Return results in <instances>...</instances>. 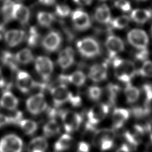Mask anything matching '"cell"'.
Instances as JSON below:
<instances>
[{"instance_id":"1","label":"cell","mask_w":152,"mask_h":152,"mask_svg":"<svg viewBox=\"0 0 152 152\" xmlns=\"http://www.w3.org/2000/svg\"><path fill=\"white\" fill-rule=\"evenodd\" d=\"M115 77L125 84L131 83L137 74V69L134 62L128 59L115 58L113 61Z\"/></svg>"},{"instance_id":"2","label":"cell","mask_w":152,"mask_h":152,"mask_svg":"<svg viewBox=\"0 0 152 152\" xmlns=\"http://www.w3.org/2000/svg\"><path fill=\"white\" fill-rule=\"evenodd\" d=\"M115 132L110 128H102L97 130L93 137V145L100 150H110L113 145Z\"/></svg>"},{"instance_id":"3","label":"cell","mask_w":152,"mask_h":152,"mask_svg":"<svg viewBox=\"0 0 152 152\" xmlns=\"http://www.w3.org/2000/svg\"><path fill=\"white\" fill-rule=\"evenodd\" d=\"M109 111V107L107 104L98 103L93 106L87 113V129H93L96 125L105 118Z\"/></svg>"},{"instance_id":"4","label":"cell","mask_w":152,"mask_h":152,"mask_svg":"<svg viewBox=\"0 0 152 152\" xmlns=\"http://www.w3.org/2000/svg\"><path fill=\"white\" fill-rule=\"evenodd\" d=\"M128 43L138 50L147 49L149 38L145 31L140 28H133L127 34Z\"/></svg>"},{"instance_id":"5","label":"cell","mask_w":152,"mask_h":152,"mask_svg":"<svg viewBox=\"0 0 152 152\" xmlns=\"http://www.w3.org/2000/svg\"><path fill=\"white\" fill-rule=\"evenodd\" d=\"M77 48L81 55L86 58L95 57L100 51L98 42L91 37H86L78 41Z\"/></svg>"},{"instance_id":"6","label":"cell","mask_w":152,"mask_h":152,"mask_svg":"<svg viewBox=\"0 0 152 152\" xmlns=\"http://www.w3.org/2000/svg\"><path fill=\"white\" fill-rule=\"evenodd\" d=\"M61 117L64 129L67 133L77 131L82 122L81 116L74 111H64L61 113Z\"/></svg>"},{"instance_id":"7","label":"cell","mask_w":152,"mask_h":152,"mask_svg":"<svg viewBox=\"0 0 152 152\" xmlns=\"http://www.w3.org/2000/svg\"><path fill=\"white\" fill-rule=\"evenodd\" d=\"M23 142L18 136L8 134L0 140V152H21Z\"/></svg>"},{"instance_id":"8","label":"cell","mask_w":152,"mask_h":152,"mask_svg":"<svg viewBox=\"0 0 152 152\" xmlns=\"http://www.w3.org/2000/svg\"><path fill=\"white\" fill-rule=\"evenodd\" d=\"M35 69L45 81H47L53 70V64L51 59L44 56H37L34 62Z\"/></svg>"},{"instance_id":"9","label":"cell","mask_w":152,"mask_h":152,"mask_svg":"<svg viewBox=\"0 0 152 152\" xmlns=\"http://www.w3.org/2000/svg\"><path fill=\"white\" fill-rule=\"evenodd\" d=\"M26 104L27 110L31 114L34 115L42 113L47 107L44 95L42 92L29 97L26 100Z\"/></svg>"},{"instance_id":"10","label":"cell","mask_w":152,"mask_h":152,"mask_svg":"<svg viewBox=\"0 0 152 152\" xmlns=\"http://www.w3.org/2000/svg\"><path fill=\"white\" fill-rule=\"evenodd\" d=\"M50 93L54 105L56 107H59L66 102H69L72 95V93L64 84L52 88Z\"/></svg>"},{"instance_id":"11","label":"cell","mask_w":152,"mask_h":152,"mask_svg":"<svg viewBox=\"0 0 152 152\" xmlns=\"http://www.w3.org/2000/svg\"><path fill=\"white\" fill-rule=\"evenodd\" d=\"M109 59H115L116 56L122 52L125 49V44L123 40L115 35L109 36L105 42Z\"/></svg>"},{"instance_id":"12","label":"cell","mask_w":152,"mask_h":152,"mask_svg":"<svg viewBox=\"0 0 152 152\" xmlns=\"http://www.w3.org/2000/svg\"><path fill=\"white\" fill-rule=\"evenodd\" d=\"M16 84L18 88L23 93H28L37 84L30 75L24 71H19L17 72Z\"/></svg>"},{"instance_id":"13","label":"cell","mask_w":152,"mask_h":152,"mask_svg":"<svg viewBox=\"0 0 152 152\" xmlns=\"http://www.w3.org/2000/svg\"><path fill=\"white\" fill-rule=\"evenodd\" d=\"M72 21L75 27L81 31H84L91 26V21L88 14L81 10H76L71 15Z\"/></svg>"},{"instance_id":"14","label":"cell","mask_w":152,"mask_h":152,"mask_svg":"<svg viewBox=\"0 0 152 152\" xmlns=\"http://www.w3.org/2000/svg\"><path fill=\"white\" fill-rule=\"evenodd\" d=\"M107 75V62L96 64L92 65L88 71V77L94 82L99 83L105 80Z\"/></svg>"},{"instance_id":"15","label":"cell","mask_w":152,"mask_h":152,"mask_svg":"<svg viewBox=\"0 0 152 152\" xmlns=\"http://www.w3.org/2000/svg\"><path fill=\"white\" fill-rule=\"evenodd\" d=\"M130 116L129 110L125 108H116L113 110L112 117V125L115 129L122 128Z\"/></svg>"},{"instance_id":"16","label":"cell","mask_w":152,"mask_h":152,"mask_svg":"<svg viewBox=\"0 0 152 152\" xmlns=\"http://www.w3.org/2000/svg\"><path fill=\"white\" fill-rule=\"evenodd\" d=\"M61 43V37L60 34L55 31L49 33L42 40V46L49 52L56 50Z\"/></svg>"},{"instance_id":"17","label":"cell","mask_w":152,"mask_h":152,"mask_svg":"<svg viewBox=\"0 0 152 152\" xmlns=\"http://www.w3.org/2000/svg\"><path fill=\"white\" fill-rule=\"evenodd\" d=\"M25 37V32L22 30L12 29L4 34V39L10 47H15L19 45Z\"/></svg>"},{"instance_id":"18","label":"cell","mask_w":152,"mask_h":152,"mask_svg":"<svg viewBox=\"0 0 152 152\" xmlns=\"http://www.w3.org/2000/svg\"><path fill=\"white\" fill-rule=\"evenodd\" d=\"M30 10L21 4H14L12 10V18L17 20L22 24L28 23L30 18Z\"/></svg>"},{"instance_id":"19","label":"cell","mask_w":152,"mask_h":152,"mask_svg":"<svg viewBox=\"0 0 152 152\" xmlns=\"http://www.w3.org/2000/svg\"><path fill=\"white\" fill-rule=\"evenodd\" d=\"M74 61V52L72 48L66 47L61 50L58 57V64L62 69H66Z\"/></svg>"},{"instance_id":"20","label":"cell","mask_w":152,"mask_h":152,"mask_svg":"<svg viewBox=\"0 0 152 152\" xmlns=\"http://www.w3.org/2000/svg\"><path fill=\"white\" fill-rule=\"evenodd\" d=\"M18 104V99L8 90L5 91L1 98L0 104L1 106L8 110H15Z\"/></svg>"},{"instance_id":"21","label":"cell","mask_w":152,"mask_h":152,"mask_svg":"<svg viewBox=\"0 0 152 152\" xmlns=\"http://www.w3.org/2000/svg\"><path fill=\"white\" fill-rule=\"evenodd\" d=\"M152 16V12L147 9L137 8L132 11L130 18L135 23L142 24L148 21Z\"/></svg>"},{"instance_id":"22","label":"cell","mask_w":152,"mask_h":152,"mask_svg":"<svg viewBox=\"0 0 152 152\" xmlns=\"http://www.w3.org/2000/svg\"><path fill=\"white\" fill-rule=\"evenodd\" d=\"M48 143L45 137H37L32 139L27 147L28 152H45Z\"/></svg>"},{"instance_id":"23","label":"cell","mask_w":152,"mask_h":152,"mask_svg":"<svg viewBox=\"0 0 152 152\" xmlns=\"http://www.w3.org/2000/svg\"><path fill=\"white\" fill-rule=\"evenodd\" d=\"M141 91L137 87L134 86L131 83L126 84L124 88V94L126 102L128 103L137 102L140 97Z\"/></svg>"},{"instance_id":"24","label":"cell","mask_w":152,"mask_h":152,"mask_svg":"<svg viewBox=\"0 0 152 152\" xmlns=\"http://www.w3.org/2000/svg\"><path fill=\"white\" fill-rule=\"evenodd\" d=\"M94 18L97 21L102 24H107L111 21V13L109 8L106 4L97 7L94 12Z\"/></svg>"},{"instance_id":"25","label":"cell","mask_w":152,"mask_h":152,"mask_svg":"<svg viewBox=\"0 0 152 152\" xmlns=\"http://www.w3.org/2000/svg\"><path fill=\"white\" fill-rule=\"evenodd\" d=\"M61 79L68 81L71 84L77 86H82L86 80V76L81 71H76L70 75H61Z\"/></svg>"},{"instance_id":"26","label":"cell","mask_w":152,"mask_h":152,"mask_svg":"<svg viewBox=\"0 0 152 152\" xmlns=\"http://www.w3.org/2000/svg\"><path fill=\"white\" fill-rule=\"evenodd\" d=\"M72 142V137L68 134H64L55 143L54 149L57 152L64 151L70 148Z\"/></svg>"},{"instance_id":"27","label":"cell","mask_w":152,"mask_h":152,"mask_svg":"<svg viewBox=\"0 0 152 152\" xmlns=\"http://www.w3.org/2000/svg\"><path fill=\"white\" fill-rule=\"evenodd\" d=\"M60 129V126L58 122L53 119H50L43 126V135L45 137L48 138L53 137L59 133Z\"/></svg>"},{"instance_id":"28","label":"cell","mask_w":152,"mask_h":152,"mask_svg":"<svg viewBox=\"0 0 152 152\" xmlns=\"http://www.w3.org/2000/svg\"><path fill=\"white\" fill-rule=\"evenodd\" d=\"M18 125L24 133L28 135H33L37 129V124L36 122L31 119H22Z\"/></svg>"},{"instance_id":"29","label":"cell","mask_w":152,"mask_h":152,"mask_svg":"<svg viewBox=\"0 0 152 152\" xmlns=\"http://www.w3.org/2000/svg\"><path fill=\"white\" fill-rule=\"evenodd\" d=\"M15 59L18 63L27 64L33 60V55L31 51L28 48H24L18 51L15 55Z\"/></svg>"},{"instance_id":"30","label":"cell","mask_w":152,"mask_h":152,"mask_svg":"<svg viewBox=\"0 0 152 152\" xmlns=\"http://www.w3.org/2000/svg\"><path fill=\"white\" fill-rule=\"evenodd\" d=\"M1 61L2 63L10 68L11 70L16 71L18 68L17 61L15 59V55L8 51L3 52L1 56Z\"/></svg>"},{"instance_id":"31","label":"cell","mask_w":152,"mask_h":152,"mask_svg":"<svg viewBox=\"0 0 152 152\" xmlns=\"http://www.w3.org/2000/svg\"><path fill=\"white\" fill-rule=\"evenodd\" d=\"M37 21L43 27H49L53 22L55 18L53 14L48 12L41 11L37 15Z\"/></svg>"},{"instance_id":"32","label":"cell","mask_w":152,"mask_h":152,"mask_svg":"<svg viewBox=\"0 0 152 152\" xmlns=\"http://www.w3.org/2000/svg\"><path fill=\"white\" fill-rule=\"evenodd\" d=\"M130 20V17L124 15L114 18L110 21V23L113 28L121 30L125 28L129 23Z\"/></svg>"},{"instance_id":"33","label":"cell","mask_w":152,"mask_h":152,"mask_svg":"<svg viewBox=\"0 0 152 152\" xmlns=\"http://www.w3.org/2000/svg\"><path fill=\"white\" fill-rule=\"evenodd\" d=\"M14 3L10 0H5L2 8V13L4 20L5 23L8 22L12 18V10Z\"/></svg>"},{"instance_id":"34","label":"cell","mask_w":152,"mask_h":152,"mask_svg":"<svg viewBox=\"0 0 152 152\" xmlns=\"http://www.w3.org/2000/svg\"><path fill=\"white\" fill-rule=\"evenodd\" d=\"M137 74L143 77H152V61L150 60L144 61L140 68L137 69Z\"/></svg>"},{"instance_id":"35","label":"cell","mask_w":152,"mask_h":152,"mask_svg":"<svg viewBox=\"0 0 152 152\" xmlns=\"http://www.w3.org/2000/svg\"><path fill=\"white\" fill-rule=\"evenodd\" d=\"M102 90L101 88L96 86H90L87 90V94L89 98L95 101L99 100L102 96Z\"/></svg>"},{"instance_id":"36","label":"cell","mask_w":152,"mask_h":152,"mask_svg":"<svg viewBox=\"0 0 152 152\" xmlns=\"http://www.w3.org/2000/svg\"><path fill=\"white\" fill-rule=\"evenodd\" d=\"M39 39V34L34 27L30 28L27 38V42L30 46H34L37 45Z\"/></svg>"},{"instance_id":"37","label":"cell","mask_w":152,"mask_h":152,"mask_svg":"<svg viewBox=\"0 0 152 152\" xmlns=\"http://www.w3.org/2000/svg\"><path fill=\"white\" fill-rule=\"evenodd\" d=\"M55 12L58 15L61 17H65L69 15V14H70L71 9L66 5L59 4L56 6Z\"/></svg>"},{"instance_id":"38","label":"cell","mask_w":152,"mask_h":152,"mask_svg":"<svg viewBox=\"0 0 152 152\" xmlns=\"http://www.w3.org/2000/svg\"><path fill=\"white\" fill-rule=\"evenodd\" d=\"M114 5L124 12H128L131 9V5L128 0H116Z\"/></svg>"},{"instance_id":"39","label":"cell","mask_w":152,"mask_h":152,"mask_svg":"<svg viewBox=\"0 0 152 152\" xmlns=\"http://www.w3.org/2000/svg\"><path fill=\"white\" fill-rule=\"evenodd\" d=\"M108 92L109 93V99L112 103H113L115 100V99L118 95V92L119 91V87L116 85L110 84L108 86Z\"/></svg>"},{"instance_id":"40","label":"cell","mask_w":152,"mask_h":152,"mask_svg":"<svg viewBox=\"0 0 152 152\" xmlns=\"http://www.w3.org/2000/svg\"><path fill=\"white\" fill-rule=\"evenodd\" d=\"M90 145L85 141H81L79 142L77 147V152H89Z\"/></svg>"},{"instance_id":"41","label":"cell","mask_w":152,"mask_h":152,"mask_svg":"<svg viewBox=\"0 0 152 152\" xmlns=\"http://www.w3.org/2000/svg\"><path fill=\"white\" fill-rule=\"evenodd\" d=\"M74 106H79L81 104V98L78 96H74L72 94L69 101Z\"/></svg>"},{"instance_id":"42","label":"cell","mask_w":152,"mask_h":152,"mask_svg":"<svg viewBox=\"0 0 152 152\" xmlns=\"http://www.w3.org/2000/svg\"><path fill=\"white\" fill-rule=\"evenodd\" d=\"M10 123H11L10 116H7L3 114H0V128Z\"/></svg>"},{"instance_id":"43","label":"cell","mask_w":152,"mask_h":152,"mask_svg":"<svg viewBox=\"0 0 152 152\" xmlns=\"http://www.w3.org/2000/svg\"><path fill=\"white\" fill-rule=\"evenodd\" d=\"M145 131L147 132V133L150 137V140L152 142V119L151 120H150L148 122V123L147 124L146 126H145Z\"/></svg>"},{"instance_id":"44","label":"cell","mask_w":152,"mask_h":152,"mask_svg":"<svg viewBox=\"0 0 152 152\" xmlns=\"http://www.w3.org/2000/svg\"><path fill=\"white\" fill-rule=\"evenodd\" d=\"M75 3L81 6L89 5L91 4L92 0H73Z\"/></svg>"},{"instance_id":"45","label":"cell","mask_w":152,"mask_h":152,"mask_svg":"<svg viewBox=\"0 0 152 152\" xmlns=\"http://www.w3.org/2000/svg\"><path fill=\"white\" fill-rule=\"evenodd\" d=\"M116 152H131L130 148L127 144H124L116 150Z\"/></svg>"},{"instance_id":"46","label":"cell","mask_w":152,"mask_h":152,"mask_svg":"<svg viewBox=\"0 0 152 152\" xmlns=\"http://www.w3.org/2000/svg\"><path fill=\"white\" fill-rule=\"evenodd\" d=\"M39 1L42 4L50 6L53 5L55 3L56 0H39Z\"/></svg>"},{"instance_id":"47","label":"cell","mask_w":152,"mask_h":152,"mask_svg":"<svg viewBox=\"0 0 152 152\" xmlns=\"http://www.w3.org/2000/svg\"><path fill=\"white\" fill-rule=\"evenodd\" d=\"M5 85V81L3 76V74L2 73V71L0 69V88L4 87Z\"/></svg>"},{"instance_id":"48","label":"cell","mask_w":152,"mask_h":152,"mask_svg":"<svg viewBox=\"0 0 152 152\" xmlns=\"http://www.w3.org/2000/svg\"><path fill=\"white\" fill-rule=\"evenodd\" d=\"M4 31V27L2 24H0V40L2 36V33Z\"/></svg>"},{"instance_id":"49","label":"cell","mask_w":152,"mask_h":152,"mask_svg":"<svg viewBox=\"0 0 152 152\" xmlns=\"http://www.w3.org/2000/svg\"><path fill=\"white\" fill-rule=\"evenodd\" d=\"M135 1H136L137 2H142V1H145L146 0H135Z\"/></svg>"},{"instance_id":"50","label":"cell","mask_w":152,"mask_h":152,"mask_svg":"<svg viewBox=\"0 0 152 152\" xmlns=\"http://www.w3.org/2000/svg\"><path fill=\"white\" fill-rule=\"evenodd\" d=\"M151 36H152V25H151Z\"/></svg>"},{"instance_id":"51","label":"cell","mask_w":152,"mask_h":152,"mask_svg":"<svg viewBox=\"0 0 152 152\" xmlns=\"http://www.w3.org/2000/svg\"><path fill=\"white\" fill-rule=\"evenodd\" d=\"M101 1H106V0H101Z\"/></svg>"}]
</instances>
